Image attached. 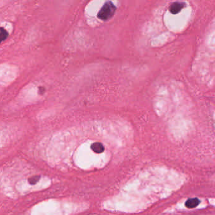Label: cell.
I'll return each instance as SVG.
<instances>
[{"label": "cell", "mask_w": 215, "mask_h": 215, "mask_svg": "<svg viewBox=\"0 0 215 215\" xmlns=\"http://www.w3.org/2000/svg\"><path fill=\"white\" fill-rule=\"evenodd\" d=\"M116 11V7L112 2H107L98 13L97 17L102 20H108L111 19Z\"/></svg>", "instance_id": "cell-1"}, {"label": "cell", "mask_w": 215, "mask_h": 215, "mask_svg": "<svg viewBox=\"0 0 215 215\" xmlns=\"http://www.w3.org/2000/svg\"><path fill=\"white\" fill-rule=\"evenodd\" d=\"M185 6V4L183 2H174L172 4H171V5L169 7V11H170L171 13L172 14H177L179 13L182 8H184Z\"/></svg>", "instance_id": "cell-2"}, {"label": "cell", "mask_w": 215, "mask_h": 215, "mask_svg": "<svg viewBox=\"0 0 215 215\" xmlns=\"http://www.w3.org/2000/svg\"><path fill=\"white\" fill-rule=\"evenodd\" d=\"M200 203V201L197 198H190L188 199L185 203V206L188 208H194L197 207Z\"/></svg>", "instance_id": "cell-3"}, {"label": "cell", "mask_w": 215, "mask_h": 215, "mask_svg": "<svg viewBox=\"0 0 215 215\" xmlns=\"http://www.w3.org/2000/svg\"><path fill=\"white\" fill-rule=\"evenodd\" d=\"M91 149L96 153H101L104 151V147L101 143L95 142L91 145Z\"/></svg>", "instance_id": "cell-4"}, {"label": "cell", "mask_w": 215, "mask_h": 215, "mask_svg": "<svg viewBox=\"0 0 215 215\" xmlns=\"http://www.w3.org/2000/svg\"><path fill=\"white\" fill-rule=\"evenodd\" d=\"M8 36V33L3 28H0V43L3 42Z\"/></svg>", "instance_id": "cell-5"}, {"label": "cell", "mask_w": 215, "mask_h": 215, "mask_svg": "<svg viewBox=\"0 0 215 215\" xmlns=\"http://www.w3.org/2000/svg\"><path fill=\"white\" fill-rule=\"evenodd\" d=\"M40 178V176H34L28 179V182L31 185H35L39 181Z\"/></svg>", "instance_id": "cell-6"}]
</instances>
